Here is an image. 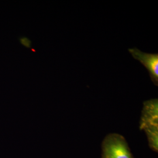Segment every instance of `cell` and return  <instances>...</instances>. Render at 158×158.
<instances>
[{
  "label": "cell",
  "instance_id": "1",
  "mask_svg": "<svg viewBox=\"0 0 158 158\" xmlns=\"http://www.w3.org/2000/svg\"><path fill=\"white\" fill-rule=\"evenodd\" d=\"M102 158H134L123 136L110 134L102 142Z\"/></svg>",
  "mask_w": 158,
  "mask_h": 158
},
{
  "label": "cell",
  "instance_id": "2",
  "mask_svg": "<svg viewBox=\"0 0 158 158\" xmlns=\"http://www.w3.org/2000/svg\"><path fill=\"white\" fill-rule=\"evenodd\" d=\"M129 52L134 59L139 60L147 68L153 84L158 85V53H145L136 48L129 49Z\"/></svg>",
  "mask_w": 158,
  "mask_h": 158
},
{
  "label": "cell",
  "instance_id": "3",
  "mask_svg": "<svg viewBox=\"0 0 158 158\" xmlns=\"http://www.w3.org/2000/svg\"><path fill=\"white\" fill-rule=\"evenodd\" d=\"M148 124L158 125V99H152L143 102L140 128Z\"/></svg>",
  "mask_w": 158,
  "mask_h": 158
},
{
  "label": "cell",
  "instance_id": "4",
  "mask_svg": "<svg viewBox=\"0 0 158 158\" xmlns=\"http://www.w3.org/2000/svg\"><path fill=\"white\" fill-rule=\"evenodd\" d=\"M147 135L149 146L153 151H158V125L148 124L140 128Z\"/></svg>",
  "mask_w": 158,
  "mask_h": 158
},
{
  "label": "cell",
  "instance_id": "5",
  "mask_svg": "<svg viewBox=\"0 0 158 158\" xmlns=\"http://www.w3.org/2000/svg\"><path fill=\"white\" fill-rule=\"evenodd\" d=\"M20 41L21 43L23 44V45L27 47H29V40L28 39L25 38H23L21 39H20Z\"/></svg>",
  "mask_w": 158,
  "mask_h": 158
}]
</instances>
